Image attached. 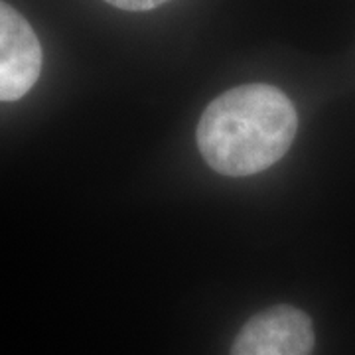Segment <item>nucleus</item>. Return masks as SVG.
Segmentation results:
<instances>
[{
	"label": "nucleus",
	"mask_w": 355,
	"mask_h": 355,
	"mask_svg": "<svg viewBox=\"0 0 355 355\" xmlns=\"http://www.w3.org/2000/svg\"><path fill=\"white\" fill-rule=\"evenodd\" d=\"M298 114L272 85L251 83L225 91L209 103L198 125L203 160L223 176L259 174L277 164L294 142Z\"/></svg>",
	"instance_id": "nucleus-1"
},
{
	"label": "nucleus",
	"mask_w": 355,
	"mask_h": 355,
	"mask_svg": "<svg viewBox=\"0 0 355 355\" xmlns=\"http://www.w3.org/2000/svg\"><path fill=\"white\" fill-rule=\"evenodd\" d=\"M316 343L310 316L288 304L254 314L231 345V355H310Z\"/></svg>",
	"instance_id": "nucleus-2"
},
{
	"label": "nucleus",
	"mask_w": 355,
	"mask_h": 355,
	"mask_svg": "<svg viewBox=\"0 0 355 355\" xmlns=\"http://www.w3.org/2000/svg\"><path fill=\"white\" fill-rule=\"evenodd\" d=\"M42 46L24 16L0 0V103L22 99L42 71Z\"/></svg>",
	"instance_id": "nucleus-3"
},
{
	"label": "nucleus",
	"mask_w": 355,
	"mask_h": 355,
	"mask_svg": "<svg viewBox=\"0 0 355 355\" xmlns=\"http://www.w3.org/2000/svg\"><path fill=\"white\" fill-rule=\"evenodd\" d=\"M105 2L114 8L128 10V12H144V10H153V8L162 6L168 0H105Z\"/></svg>",
	"instance_id": "nucleus-4"
}]
</instances>
